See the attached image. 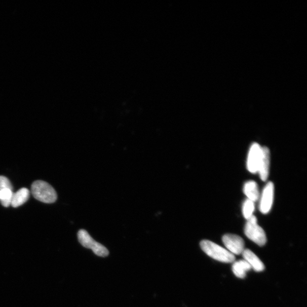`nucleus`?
I'll list each match as a JSON object with an SVG mask.
<instances>
[{"instance_id": "ddd939ff", "label": "nucleus", "mask_w": 307, "mask_h": 307, "mask_svg": "<svg viewBox=\"0 0 307 307\" xmlns=\"http://www.w3.org/2000/svg\"><path fill=\"white\" fill-rule=\"evenodd\" d=\"M13 194V189L6 188L0 190V202L3 206L8 207L11 206Z\"/></svg>"}, {"instance_id": "20e7f679", "label": "nucleus", "mask_w": 307, "mask_h": 307, "mask_svg": "<svg viewBox=\"0 0 307 307\" xmlns=\"http://www.w3.org/2000/svg\"><path fill=\"white\" fill-rule=\"evenodd\" d=\"M79 243L84 247L92 249L93 252L101 257H107L109 254V250L104 245L96 241L85 229H81L78 233Z\"/></svg>"}, {"instance_id": "6e6552de", "label": "nucleus", "mask_w": 307, "mask_h": 307, "mask_svg": "<svg viewBox=\"0 0 307 307\" xmlns=\"http://www.w3.org/2000/svg\"><path fill=\"white\" fill-rule=\"evenodd\" d=\"M270 163H271V153L267 147H262L261 159L259 164L258 172L260 179L266 181L268 177Z\"/></svg>"}, {"instance_id": "0eeeda50", "label": "nucleus", "mask_w": 307, "mask_h": 307, "mask_svg": "<svg viewBox=\"0 0 307 307\" xmlns=\"http://www.w3.org/2000/svg\"><path fill=\"white\" fill-rule=\"evenodd\" d=\"M274 185L270 181L263 189L260 196L259 211L263 214H267L271 211L274 201Z\"/></svg>"}, {"instance_id": "9b49d317", "label": "nucleus", "mask_w": 307, "mask_h": 307, "mask_svg": "<svg viewBox=\"0 0 307 307\" xmlns=\"http://www.w3.org/2000/svg\"><path fill=\"white\" fill-rule=\"evenodd\" d=\"M30 191L26 188H22L13 193L11 206L13 208L19 207L29 199Z\"/></svg>"}, {"instance_id": "4468645a", "label": "nucleus", "mask_w": 307, "mask_h": 307, "mask_svg": "<svg viewBox=\"0 0 307 307\" xmlns=\"http://www.w3.org/2000/svg\"><path fill=\"white\" fill-rule=\"evenodd\" d=\"M255 210L254 202L246 199L243 206V216L246 220H248L251 217L253 216V213Z\"/></svg>"}, {"instance_id": "423d86ee", "label": "nucleus", "mask_w": 307, "mask_h": 307, "mask_svg": "<svg viewBox=\"0 0 307 307\" xmlns=\"http://www.w3.org/2000/svg\"><path fill=\"white\" fill-rule=\"evenodd\" d=\"M262 147L258 143H254L251 146L248 154L247 163V169L252 174L257 173L259 164L261 159Z\"/></svg>"}, {"instance_id": "f8f14e48", "label": "nucleus", "mask_w": 307, "mask_h": 307, "mask_svg": "<svg viewBox=\"0 0 307 307\" xmlns=\"http://www.w3.org/2000/svg\"><path fill=\"white\" fill-rule=\"evenodd\" d=\"M252 269L250 264L244 259L234 262L232 266V271L237 277L244 279L246 276V272Z\"/></svg>"}, {"instance_id": "7ed1b4c3", "label": "nucleus", "mask_w": 307, "mask_h": 307, "mask_svg": "<svg viewBox=\"0 0 307 307\" xmlns=\"http://www.w3.org/2000/svg\"><path fill=\"white\" fill-rule=\"evenodd\" d=\"M244 233L249 239L260 246H264L267 243L266 234L262 227L258 224L257 218L254 215L246 222Z\"/></svg>"}, {"instance_id": "9d476101", "label": "nucleus", "mask_w": 307, "mask_h": 307, "mask_svg": "<svg viewBox=\"0 0 307 307\" xmlns=\"http://www.w3.org/2000/svg\"><path fill=\"white\" fill-rule=\"evenodd\" d=\"M244 193L248 199L253 202L258 201L260 195L258 186L255 181L250 180L246 181L244 184Z\"/></svg>"}, {"instance_id": "f03ea898", "label": "nucleus", "mask_w": 307, "mask_h": 307, "mask_svg": "<svg viewBox=\"0 0 307 307\" xmlns=\"http://www.w3.org/2000/svg\"><path fill=\"white\" fill-rule=\"evenodd\" d=\"M31 193L40 202L51 204L57 199V194L54 188L46 181L37 180L31 185Z\"/></svg>"}, {"instance_id": "39448f33", "label": "nucleus", "mask_w": 307, "mask_h": 307, "mask_svg": "<svg viewBox=\"0 0 307 307\" xmlns=\"http://www.w3.org/2000/svg\"><path fill=\"white\" fill-rule=\"evenodd\" d=\"M222 240L226 249L232 254H242L245 249L244 241L239 236L226 234L223 236Z\"/></svg>"}, {"instance_id": "f257e3e1", "label": "nucleus", "mask_w": 307, "mask_h": 307, "mask_svg": "<svg viewBox=\"0 0 307 307\" xmlns=\"http://www.w3.org/2000/svg\"><path fill=\"white\" fill-rule=\"evenodd\" d=\"M200 245L205 253L218 261L224 263H232L235 261V255L212 241L203 240Z\"/></svg>"}, {"instance_id": "2eb2a0df", "label": "nucleus", "mask_w": 307, "mask_h": 307, "mask_svg": "<svg viewBox=\"0 0 307 307\" xmlns=\"http://www.w3.org/2000/svg\"><path fill=\"white\" fill-rule=\"evenodd\" d=\"M6 188L13 189L11 181L5 176H0V190Z\"/></svg>"}, {"instance_id": "1a4fd4ad", "label": "nucleus", "mask_w": 307, "mask_h": 307, "mask_svg": "<svg viewBox=\"0 0 307 307\" xmlns=\"http://www.w3.org/2000/svg\"><path fill=\"white\" fill-rule=\"evenodd\" d=\"M242 255L244 260L250 264L255 272H261L264 271L265 268L264 264L252 251L245 249Z\"/></svg>"}]
</instances>
